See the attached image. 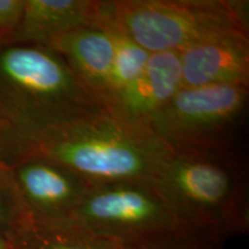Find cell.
Here are the masks:
<instances>
[{
  "label": "cell",
  "instance_id": "6da1fadb",
  "mask_svg": "<svg viewBox=\"0 0 249 249\" xmlns=\"http://www.w3.org/2000/svg\"><path fill=\"white\" fill-rule=\"evenodd\" d=\"M172 154L149 127L104 107L43 130L24 152L60 164L92 185L154 181Z\"/></svg>",
  "mask_w": 249,
  "mask_h": 249
},
{
  "label": "cell",
  "instance_id": "7a4b0ae2",
  "mask_svg": "<svg viewBox=\"0 0 249 249\" xmlns=\"http://www.w3.org/2000/svg\"><path fill=\"white\" fill-rule=\"evenodd\" d=\"M154 182L189 231L219 244L248 232L247 166L241 151L173 152Z\"/></svg>",
  "mask_w": 249,
  "mask_h": 249
},
{
  "label": "cell",
  "instance_id": "3957f363",
  "mask_svg": "<svg viewBox=\"0 0 249 249\" xmlns=\"http://www.w3.org/2000/svg\"><path fill=\"white\" fill-rule=\"evenodd\" d=\"M0 107L29 143L43 130L103 107L45 44L0 42Z\"/></svg>",
  "mask_w": 249,
  "mask_h": 249
},
{
  "label": "cell",
  "instance_id": "277c9868",
  "mask_svg": "<svg viewBox=\"0 0 249 249\" xmlns=\"http://www.w3.org/2000/svg\"><path fill=\"white\" fill-rule=\"evenodd\" d=\"M244 1L116 0L102 1V14L150 53H180L227 33H247Z\"/></svg>",
  "mask_w": 249,
  "mask_h": 249
},
{
  "label": "cell",
  "instance_id": "5b68a950",
  "mask_svg": "<svg viewBox=\"0 0 249 249\" xmlns=\"http://www.w3.org/2000/svg\"><path fill=\"white\" fill-rule=\"evenodd\" d=\"M249 87L181 88L149 128L173 152H239Z\"/></svg>",
  "mask_w": 249,
  "mask_h": 249
},
{
  "label": "cell",
  "instance_id": "8992f818",
  "mask_svg": "<svg viewBox=\"0 0 249 249\" xmlns=\"http://www.w3.org/2000/svg\"><path fill=\"white\" fill-rule=\"evenodd\" d=\"M62 220L124 245L183 227L152 180L93 185Z\"/></svg>",
  "mask_w": 249,
  "mask_h": 249
},
{
  "label": "cell",
  "instance_id": "52a82bcc",
  "mask_svg": "<svg viewBox=\"0 0 249 249\" xmlns=\"http://www.w3.org/2000/svg\"><path fill=\"white\" fill-rule=\"evenodd\" d=\"M28 218L35 222L65 219L93 186L54 161L24 155L9 166Z\"/></svg>",
  "mask_w": 249,
  "mask_h": 249
},
{
  "label": "cell",
  "instance_id": "ba28073f",
  "mask_svg": "<svg viewBox=\"0 0 249 249\" xmlns=\"http://www.w3.org/2000/svg\"><path fill=\"white\" fill-rule=\"evenodd\" d=\"M179 54L182 88L219 85L249 87L247 33H227L210 37Z\"/></svg>",
  "mask_w": 249,
  "mask_h": 249
},
{
  "label": "cell",
  "instance_id": "9c48e42d",
  "mask_svg": "<svg viewBox=\"0 0 249 249\" xmlns=\"http://www.w3.org/2000/svg\"><path fill=\"white\" fill-rule=\"evenodd\" d=\"M181 88L180 54L151 53L141 75L103 107L124 120L149 127L152 118Z\"/></svg>",
  "mask_w": 249,
  "mask_h": 249
},
{
  "label": "cell",
  "instance_id": "30bf717a",
  "mask_svg": "<svg viewBox=\"0 0 249 249\" xmlns=\"http://www.w3.org/2000/svg\"><path fill=\"white\" fill-rule=\"evenodd\" d=\"M45 45L64 58L81 85L102 105L114 57L110 31L101 24L80 26L52 37Z\"/></svg>",
  "mask_w": 249,
  "mask_h": 249
},
{
  "label": "cell",
  "instance_id": "8fae6325",
  "mask_svg": "<svg viewBox=\"0 0 249 249\" xmlns=\"http://www.w3.org/2000/svg\"><path fill=\"white\" fill-rule=\"evenodd\" d=\"M101 1L92 0H26L20 26L11 42L46 44L52 37L80 26L95 24Z\"/></svg>",
  "mask_w": 249,
  "mask_h": 249
},
{
  "label": "cell",
  "instance_id": "7c38bea8",
  "mask_svg": "<svg viewBox=\"0 0 249 249\" xmlns=\"http://www.w3.org/2000/svg\"><path fill=\"white\" fill-rule=\"evenodd\" d=\"M9 240L13 249H126L116 239L67 220L28 219Z\"/></svg>",
  "mask_w": 249,
  "mask_h": 249
},
{
  "label": "cell",
  "instance_id": "4fadbf2b",
  "mask_svg": "<svg viewBox=\"0 0 249 249\" xmlns=\"http://www.w3.org/2000/svg\"><path fill=\"white\" fill-rule=\"evenodd\" d=\"M110 31L114 44V57L112 64L107 93L102 101V107L129 87L147 66L150 52L134 42L119 27L102 15L97 23Z\"/></svg>",
  "mask_w": 249,
  "mask_h": 249
},
{
  "label": "cell",
  "instance_id": "5bb4252c",
  "mask_svg": "<svg viewBox=\"0 0 249 249\" xmlns=\"http://www.w3.org/2000/svg\"><path fill=\"white\" fill-rule=\"evenodd\" d=\"M28 219L9 166L0 165V234L11 239Z\"/></svg>",
  "mask_w": 249,
  "mask_h": 249
},
{
  "label": "cell",
  "instance_id": "9a60e30c",
  "mask_svg": "<svg viewBox=\"0 0 249 249\" xmlns=\"http://www.w3.org/2000/svg\"><path fill=\"white\" fill-rule=\"evenodd\" d=\"M124 246L126 249H220L222 244L180 227Z\"/></svg>",
  "mask_w": 249,
  "mask_h": 249
},
{
  "label": "cell",
  "instance_id": "2e32d148",
  "mask_svg": "<svg viewBox=\"0 0 249 249\" xmlns=\"http://www.w3.org/2000/svg\"><path fill=\"white\" fill-rule=\"evenodd\" d=\"M27 142L0 107V165L11 166L24 155Z\"/></svg>",
  "mask_w": 249,
  "mask_h": 249
},
{
  "label": "cell",
  "instance_id": "e0dca14e",
  "mask_svg": "<svg viewBox=\"0 0 249 249\" xmlns=\"http://www.w3.org/2000/svg\"><path fill=\"white\" fill-rule=\"evenodd\" d=\"M26 0H0V42L9 40L20 26Z\"/></svg>",
  "mask_w": 249,
  "mask_h": 249
},
{
  "label": "cell",
  "instance_id": "ac0fdd59",
  "mask_svg": "<svg viewBox=\"0 0 249 249\" xmlns=\"http://www.w3.org/2000/svg\"><path fill=\"white\" fill-rule=\"evenodd\" d=\"M0 249H13L11 240L2 234H0Z\"/></svg>",
  "mask_w": 249,
  "mask_h": 249
}]
</instances>
